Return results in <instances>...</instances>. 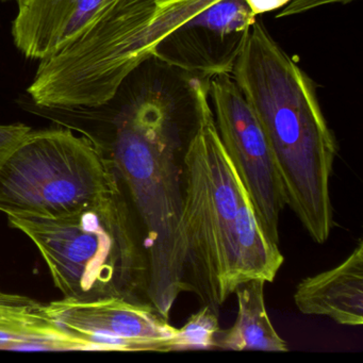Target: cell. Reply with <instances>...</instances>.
I'll return each instance as SVG.
<instances>
[{
	"instance_id": "16",
	"label": "cell",
	"mask_w": 363,
	"mask_h": 363,
	"mask_svg": "<svg viewBox=\"0 0 363 363\" xmlns=\"http://www.w3.org/2000/svg\"><path fill=\"white\" fill-rule=\"evenodd\" d=\"M352 0H290L286 5L280 8L277 18H289V16H298L310 10L316 9L323 6L331 4H347Z\"/></svg>"
},
{
	"instance_id": "14",
	"label": "cell",
	"mask_w": 363,
	"mask_h": 363,
	"mask_svg": "<svg viewBox=\"0 0 363 363\" xmlns=\"http://www.w3.org/2000/svg\"><path fill=\"white\" fill-rule=\"evenodd\" d=\"M30 131L24 124H0V171Z\"/></svg>"
},
{
	"instance_id": "9",
	"label": "cell",
	"mask_w": 363,
	"mask_h": 363,
	"mask_svg": "<svg viewBox=\"0 0 363 363\" xmlns=\"http://www.w3.org/2000/svg\"><path fill=\"white\" fill-rule=\"evenodd\" d=\"M116 0H18L12 25L16 48L43 60L69 45Z\"/></svg>"
},
{
	"instance_id": "1",
	"label": "cell",
	"mask_w": 363,
	"mask_h": 363,
	"mask_svg": "<svg viewBox=\"0 0 363 363\" xmlns=\"http://www.w3.org/2000/svg\"><path fill=\"white\" fill-rule=\"evenodd\" d=\"M163 71L118 113L111 158L143 233L148 303L169 320L186 280L184 159L196 124L191 77Z\"/></svg>"
},
{
	"instance_id": "2",
	"label": "cell",
	"mask_w": 363,
	"mask_h": 363,
	"mask_svg": "<svg viewBox=\"0 0 363 363\" xmlns=\"http://www.w3.org/2000/svg\"><path fill=\"white\" fill-rule=\"evenodd\" d=\"M196 124L184 159V261L190 292L218 311L252 279L272 282L284 258L260 226L210 105L209 79L192 77Z\"/></svg>"
},
{
	"instance_id": "5",
	"label": "cell",
	"mask_w": 363,
	"mask_h": 363,
	"mask_svg": "<svg viewBox=\"0 0 363 363\" xmlns=\"http://www.w3.org/2000/svg\"><path fill=\"white\" fill-rule=\"evenodd\" d=\"M123 188L111 158L67 129L31 130L0 171V212L63 218Z\"/></svg>"
},
{
	"instance_id": "3",
	"label": "cell",
	"mask_w": 363,
	"mask_h": 363,
	"mask_svg": "<svg viewBox=\"0 0 363 363\" xmlns=\"http://www.w3.org/2000/svg\"><path fill=\"white\" fill-rule=\"evenodd\" d=\"M262 127L286 205L315 243L333 227L330 179L337 143L315 84L256 20L231 73Z\"/></svg>"
},
{
	"instance_id": "6",
	"label": "cell",
	"mask_w": 363,
	"mask_h": 363,
	"mask_svg": "<svg viewBox=\"0 0 363 363\" xmlns=\"http://www.w3.org/2000/svg\"><path fill=\"white\" fill-rule=\"evenodd\" d=\"M209 97L220 141L250 194L260 226L279 245L286 193L262 127L230 74L209 80Z\"/></svg>"
},
{
	"instance_id": "8",
	"label": "cell",
	"mask_w": 363,
	"mask_h": 363,
	"mask_svg": "<svg viewBox=\"0 0 363 363\" xmlns=\"http://www.w3.org/2000/svg\"><path fill=\"white\" fill-rule=\"evenodd\" d=\"M48 306L63 328L101 344L106 352H167V341L177 331L147 301L63 297Z\"/></svg>"
},
{
	"instance_id": "15",
	"label": "cell",
	"mask_w": 363,
	"mask_h": 363,
	"mask_svg": "<svg viewBox=\"0 0 363 363\" xmlns=\"http://www.w3.org/2000/svg\"><path fill=\"white\" fill-rule=\"evenodd\" d=\"M141 22L150 25L156 14L176 0H123Z\"/></svg>"
},
{
	"instance_id": "11",
	"label": "cell",
	"mask_w": 363,
	"mask_h": 363,
	"mask_svg": "<svg viewBox=\"0 0 363 363\" xmlns=\"http://www.w3.org/2000/svg\"><path fill=\"white\" fill-rule=\"evenodd\" d=\"M297 309L309 315L327 316L340 325L363 323V243L337 267L305 278L294 292Z\"/></svg>"
},
{
	"instance_id": "7",
	"label": "cell",
	"mask_w": 363,
	"mask_h": 363,
	"mask_svg": "<svg viewBox=\"0 0 363 363\" xmlns=\"http://www.w3.org/2000/svg\"><path fill=\"white\" fill-rule=\"evenodd\" d=\"M256 20L246 0H218L163 37L152 58L192 77L231 75Z\"/></svg>"
},
{
	"instance_id": "12",
	"label": "cell",
	"mask_w": 363,
	"mask_h": 363,
	"mask_svg": "<svg viewBox=\"0 0 363 363\" xmlns=\"http://www.w3.org/2000/svg\"><path fill=\"white\" fill-rule=\"evenodd\" d=\"M261 279L248 280L235 289L238 315L235 324L218 335V348L227 350L288 352V344L274 328L265 308Z\"/></svg>"
},
{
	"instance_id": "18",
	"label": "cell",
	"mask_w": 363,
	"mask_h": 363,
	"mask_svg": "<svg viewBox=\"0 0 363 363\" xmlns=\"http://www.w3.org/2000/svg\"><path fill=\"white\" fill-rule=\"evenodd\" d=\"M16 1H18V0H16Z\"/></svg>"
},
{
	"instance_id": "17",
	"label": "cell",
	"mask_w": 363,
	"mask_h": 363,
	"mask_svg": "<svg viewBox=\"0 0 363 363\" xmlns=\"http://www.w3.org/2000/svg\"><path fill=\"white\" fill-rule=\"evenodd\" d=\"M290 0H246V3L250 6L255 16L265 13V12L279 10L284 5L289 3Z\"/></svg>"
},
{
	"instance_id": "13",
	"label": "cell",
	"mask_w": 363,
	"mask_h": 363,
	"mask_svg": "<svg viewBox=\"0 0 363 363\" xmlns=\"http://www.w3.org/2000/svg\"><path fill=\"white\" fill-rule=\"evenodd\" d=\"M220 333L218 311L203 305L167 341V352L218 348Z\"/></svg>"
},
{
	"instance_id": "10",
	"label": "cell",
	"mask_w": 363,
	"mask_h": 363,
	"mask_svg": "<svg viewBox=\"0 0 363 363\" xmlns=\"http://www.w3.org/2000/svg\"><path fill=\"white\" fill-rule=\"evenodd\" d=\"M0 350L16 352H106L63 328L48 306L33 297L0 290Z\"/></svg>"
},
{
	"instance_id": "4",
	"label": "cell",
	"mask_w": 363,
	"mask_h": 363,
	"mask_svg": "<svg viewBox=\"0 0 363 363\" xmlns=\"http://www.w3.org/2000/svg\"><path fill=\"white\" fill-rule=\"evenodd\" d=\"M8 220L39 250L63 297L143 301L147 254L124 186L63 218Z\"/></svg>"
}]
</instances>
